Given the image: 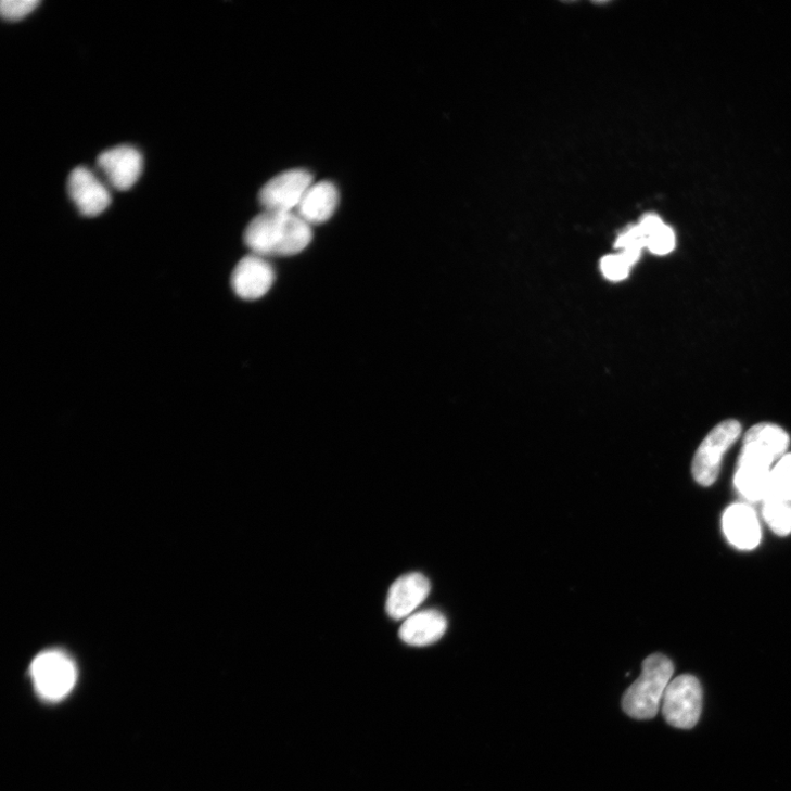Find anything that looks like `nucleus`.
<instances>
[{"label":"nucleus","mask_w":791,"mask_h":791,"mask_svg":"<svg viewBox=\"0 0 791 791\" xmlns=\"http://www.w3.org/2000/svg\"><path fill=\"white\" fill-rule=\"evenodd\" d=\"M312 238V227L296 213L264 210L252 219L244 232V242L252 254L266 258L299 254Z\"/></svg>","instance_id":"nucleus-1"},{"label":"nucleus","mask_w":791,"mask_h":791,"mask_svg":"<svg viewBox=\"0 0 791 791\" xmlns=\"http://www.w3.org/2000/svg\"><path fill=\"white\" fill-rule=\"evenodd\" d=\"M674 674L673 662L663 654H652L642 665L641 676L626 691L623 709L631 718L653 719L660 710Z\"/></svg>","instance_id":"nucleus-2"},{"label":"nucleus","mask_w":791,"mask_h":791,"mask_svg":"<svg viewBox=\"0 0 791 791\" xmlns=\"http://www.w3.org/2000/svg\"><path fill=\"white\" fill-rule=\"evenodd\" d=\"M741 432V423L730 419L720 422L703 438L691 465L692 476L699 485L709 487L716 483L724 457L738 442Z\"/></svg>","instance_id":"nucleus-3"},{"label":"nucleus","mask_w":791,"mask_h":791,"mask_svg":"<svg viewBox=\"0 0 791 791\" xmlns=\"http://www.w3.org/2000/svg\"><path fill=\"white\" fill-rule=\"evenodd\" d=\"M30 675L37 693L51 702L68 696L77 680L74 662L56 650L40 653L30 666Z\"/></svg>","instance_id":"nucleus-4"},{"label":"nucleus","mask_w":791,"mask_h":791,"mask_svg":"<svg viewBox=\"0 0 791 791\" xmlns=\"http://www.w3.org/2000/svg\"><path fill=\"white\" fill-rule=\"evenodd\" d=\"M666 723L677 729H692L702 711V688L697 677L680 675L673 679L662 701Z\"/></svg>","instance_id":"nucleus-5"},{"label":"nucleus","mask_w":791,"mask_h":791,"mask_svg":"<svg viewBox=\"0 0 791 791\" xmlns=\"http://www.w3.org/2000/svg\"><path fill=\"white\" fill-rule=\"evenodd\" d=\"M314 184V175L294 168L276 176L261 188L258 201L264 210L295 213L304 195Z\"/></svg>","instance_id":"nucleus-6"},{"label":"nucleus","mask_w":791,"mask_h":791,"mask_svg":"<svg viewBox=\"0 0 791 791\" xmlns=\"http://www.w3.org/2000/svg\"><path fill=\"white\" fill-rule=\"evenodd\" d=\"M276 279V270L268 258L251 253L237 264L231 286L240 298L256 301L271 291Z\"/></svg>","instance_id":"nucleus-7"},{"label":"nucleus","mask_w":791,"mask_h":791,"mask_svg":"<svg viewBox=\"0 0 791 791\" xmlns=\"http://www.w3.org/2000/svg\"><path fill=\"white\" fill-rule=\"evenodd\" d=\"M67 190L79 213L86 217L100 216L112 204V195L107 187L93 170L85 166H78L72 170Z\"/></svg>","instance_id":"nucleus-8"},{"label":"nucleus","mask_w":791,"mask_h":791,"mask_svg":"<svg viewBox=\"0 0 791 791\" xmlns=\"http://www.w3.org/2000/svg\"><path fill=\"white\" fill-rule=\"evenodd\" d=\"M98 165L114 189L128 191L140 179L143 157L136 148L119 145L103 152Z\"/></svg>","instance_id":"nucleus-9"},{"label":"nucleus","mask_w":791,"mask_h":791,"mask_svg":"<svg viewBox=\"0 0 791 791\" xmlns=\"http://www.w3.org/2000/svg\"><path fill=\"white\" fill-rule=\"evenodd\" d=\"M431 590L429 579L420 573L399 577L391 587L386 611L394 621L407 620L425 600Z\"/></svg>","instance_id":"nucleus-10"},{"label":"nucleus","mask_w":791,"mask_h":791,"mask_svg":"<svg viewBox=\"0 0 791 791\" xmlns=\"http://www.w3.org/2000/svg\"><path fill=\"white\" fill-rule=\"evenodd\" d=\"M724 533L740 550H753L761 543V526L755 511L745 503L730 506L723 516Z\"/></svg>","instance_id":"nucleus-11"},{"label":"nucleus","mask_w":791,"mask_h":791,"mask_svg":"<svg viewBox=\"0 0 791 791\" xmlns=\"http://www.w3.org/2000/svg\"><path fill=\"white\" fill-rule=\"evenodd\" d=\"M448 629V621L443 612L423 610L408 617L399 630L403 642L411 647H428L442 639Z\"/></svg>","instance_id":"nucleus-12"},{"label":"nucleus","mask_w":791,"mask_h":791,"mask_svg":"<svg viewBox=\"0 0 791 791\" xmlns=\"http://www.w3.org/2000/svg\"><path fill=\"white\" fill-rule=\"evenodd\" d=\"M339 203L340 193L336 187L331 182L321 181L309 188L295 213L312 227L330 220Z\"/></svg>","instance_id":"nucleus-13"},{"label":"nucleus","mask_w":791,"mask_h":791,"mask_svg":"<svg viewBox=\"0 0 791 791\" xmlns=\"http://www.w3.org/2000/svg\"><path fill=\"white\" fill-rule=\"evenodd\" d=\"M771 470L773 465L741 454L735 476L737 489L750 501H764L767 497Z\"/></svg>","instance_id":"nucleus-14"},{"label":"nucleus","mask_w":791,"mask_h":791,"mask_svg":"<svg viewBox=\"0 0 791 791\" xmlns=\"http://www.w3.org/2000/svg\"><path fill=\"white\" fill-rule=\"evenodd\" d=\"M763 502V516L770 530L777 536H789L791 534V501L766 499Z\"/></svg>","instance_id":"nucleus-15"},{"label":"nucleus","mask_w":791,"mask_h":791,"mask_svg":"<svg viewBox=\"0 0 791 791\" xmlns=\"http://www.w3.org/2000/svg\"><path fill=\"white\" fill-rule=\"evenodd\" d=\"M766 499L791 501V454L782 457L773 468Z\"/></svg>","instance_id":"nucleus-16"},{"label":"nucleus","mask_w":791,"mask_h":791,"mask_svg":"<svg viewBox=\"0 0 791 791\" xmlns=\"http://www.w3.org/2000/svg\"><path fill=\"white\" fill-rule=\"evenodd\" d=\"M647 248L656 255H666L676 246L674 230L664 222L653 230L646 239Z\"/></svg>","instance_id":"nucleus-17"},{"label":"nucleus","mask_w":791,"mask_h":791,"mask_svg":"<svg viewBox=\"0 0 791 791\" xmlns=\"http://www.w3.org/2000/svg\"><path fill=\"white\" fill-rule=\"evenodd\" d=\"M631 268L628 260L621 253L607 255L600 261L603 277L613 282L627 279Z\"/></svg>","instance_id":"nucleus-18"},{"label":"nucleus","mask_w":791,"mask_h":791,"mask_svg":"<svg viewBox=\"0 0 791 791\" xmlns=\"http://www.w3.org/2000/svg\"><path fill=\"white\" fill-rule=\"evenodd\" d=\"M39 5V0H4L0 4V12L8 21H21L30 15Z\"/></svg>","instance_id":"nucleus-19"}]
</instances>
